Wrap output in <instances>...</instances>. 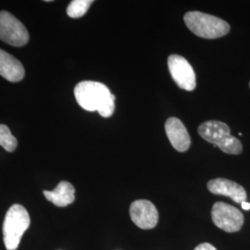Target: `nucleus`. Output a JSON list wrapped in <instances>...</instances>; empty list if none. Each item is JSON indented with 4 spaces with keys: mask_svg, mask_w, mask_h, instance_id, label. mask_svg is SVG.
Instances as JSON below:
<instances>
[{
    "mask_svg": "<svg viewBox=\"0 0 250 250\" xmlns=\"http://www.w3.org/2000/svg\"><path fill=\"white\" fill-rule=\"evenodd\" d=\"M198 134L206 141L213 144L222 151L231 155H238L243 146L239 139L230 134L229 126L223 122L208 121L198 127Z\"/></svg>",
    "mask_w": 250,
    "mask_h": 250,
    "instance_id": "nucleus-2",
    "label": "nucleus"
},
{
    "mask_svg": "<svg viewBox=\"0 0 250 250\" xmlns=\"http://www.w3.org/2000/svg\"><path fill=\"white\" fill-rule=\"evenodd\" d=\"M166 134L171 146L179 152L188 150L191 145V138L184 124L178 118L170 117L165 124Z\"/></svg>",
    "mask_w": 250,
    "mask_h": 250,
    "instance_id": "nucleus-10",
    "label": "nucleus"
},
{
    "mask_svg": "<svg viewBox=\"0 0 250 250\" xmlns=\"http://www.w3.org/2000/svg\"><path fill=\"white\" fill-rule=\"evenodd\" d=\"M130 216L135 225L143 230L156 227L159 222V212L155 205L149 200H135L130 207Z\"/></svg>",
    "mask_w": 250,
    "mask_h": 250,
    "instance_id": "nucleus-8",
    "label": "nucleus"
},
{
    "mask_svg": "<svg viewBox=\"0 0 250 250\" xmlns=\"http://www.w3.org/2000/svg\"><path fill=\"white\" fill-rule=\"evenodd\" d=\"M18 146L17 139L12 135L7 125H0V146L6 151L13 152Z\"/></svg>",
    "mask_w": 250,
    "mask_h": 250,
    "instance_id": "nucleus-14",
    "label": "nucleus"
},
{
    "mask_svg": "<svg viewBox=\"0 0 250 250\" xmlns=\"http://www.w3.org/2000/svg\"><path fill=\"white\" fill-rule=\"evenodd\" d=\"M208 189L215 195L230 197L235 203H243L247 199V192L239 184L231 180L217 178L208 183Z\"/></svg>",
    "mask_w": 250,
    "mask_h": 250,
    "instance_id": "nucleus-9",
    "label": "nucleus"
},
{
    "mask_svg": "<svg viewBox=\"0 0 250 250\" xmlns=\"http://www.w3.org/2000/svg\"><path fill=\"white\" fill-rule=\"evenodd\" d=\"M241 206L243 209H246V210H249V209H250V203H248V202H246V201L241 203Z\"/></svg>",
    "mask_w": 250,
    "mask_h": 250,
    "instance_id": "nucleus-16",
    "label": "nucleus"
},
{
    "mask_svg": "<svg viewBox=\"0 0 250 250\" xmlns=\"http://www.w3.org/2000/svg\"><path fill=\"white\" fill-rule=\"evenodd\" d=\"M194 250H217L216 248L213 247L211 244L208 243H202L200 245H198L197 248Z\"/></svg>",
    "mask_w": 250,
    "mask_h": 250,
    "instance_id": "nucleus-15",
    "label": "nucleus"
},
{
    "mask_svg": "<svg viewBox=\"0 0 250 250\" xmlns=\"http://www.w3.org/2000/svg\"><path fill=\"white\" fill-rule=\"evenodd\" d=\"M170 75L180 88L193 91L196 88V74L188 61L179 55H170L168 58Z\"/></svg>",
    "mask_w": 250,
    "mask_h": 250,
    "instance_id": "nucleus-7",
    "label": "nucleus"
},
{
    "mask_svg": "<svg viewBox=\"0 0 250 250\" xmlns=\"http://www.w3.org/2000/svg\"><path fill=\"white\" fill-rule=\"evenodd\" d=\"M92 0H73L67 8V14L69 17L73 19L83 17L90 8Z\"/></svg>",
    "mask_w": 250,
    "mask_h": 250,
    "instance_id": "nucleus-13",
    "label": "nucleus"
},
{
    "mask_svg": "<svg viewBox=\"0 0 250 250\" xmlns=\"http://www.w3.org/2000/svg\"><path fill=\"white\" fill-rule=\"evenodd\" d=\"M0 75L12 83L22 80L25 75L21 62L2 49H0Z\"/></svg>",
    "mask_w": 250,
    "mask_h": 250,
    "instance_id": "nucleus-11",
    "label": "nucleus"
},
{
    "mask_svg": "<svg viewBox=\"0 0 250 250\" xmlns=\"http://www.w3.org/2000/svg\"><path fill=\"white\" fill-rule=\"evenodd\" d=\"M30 224V216L24 207L14 204L9 208L3 224V239L7 250L18 249L21 237Z\"/></svg>",
    "mask_w": 250,
    "mask_h": 250,
    "instance_id": "nucleus-4",
    "label": "nucleus"
},
{
    "mask_svg": "<svg viewBox=\"0 0 250 250\" xmlns=\"http://www.w3.org/2000/svg\"><path fill=\"white\" fill-rule=\"evenodd\" d=\"M45 198L57 207H66L75 200V189L71 183L62 181L52 191H44Z\"/></svg>",
    "mask_w": 250,
    "mask_h": 250,
    "instance_id": "nucleus-12",
    "label": "nucleus"
},
{
    "mask_svg": "<svg viewBox=\"0 0 250 250\" xmlns=\"http://www.w3.org/2000/svg\"><path fill=\"white\" fill-rule=\"evenodd\" d=\"M74 96L81 107L88 111H99L104 118L111 116L115 109V96L99 82L83 81L74 88Z\"/></svg>",
    "mask_w": 250,
    "mask_h": 250,
    "instance_id": "nucleus-1",
    "label": "nucleus"
},
{
    "mask_svg": "<svg viewBox=\"0 0 250 250\" xmlns=\"http://www.w3.org/2000/svg\"><path fill=\"white\" fill-rule=\"evenodd\" d=\"M184 20L188 29L202 38H219L226 36L230 31V25L224 20L200 11H189Z\"/></svg>",
    "mask_w": 250,
    "mask_h": 250,
    "instance_id": "nucleus-3",
    "label": "nucleus"
},
{
    "mask_svg": "<svg viewBox=\"0 0 250 250\" xmlns=\"http://www.w3.org/2000/svg\"></svg>",
    "mask_w": 250,
    "mask_h": 250,
    "instance_id": "nucleus-17",
    "label": "nucleus"
},
{
    "mask_svg": "<svg viewBox=\"0 0 250 250\" xmlns=\"http://www.w3.org/2000/svg\"><path fill=\"white\" fill-rule=\"evenodd\" d=\"M211 218L215 225L227 232L240 231L244 224V215L235 207L217 202L212 207Z\"/></svg>",
    "mask_w": 250,
    "mask_h": 250,
    "instance_id": "nucleus-6",
    "label": "nucleus"
},
{
    "mask_svg": "<svg viewBox=\"0 0 250 250\" xmlns=\"http://www.w3.org/2000/svg\"><path fill=\"white\" fill-rule=\"evenodd\" d=\"M30 36L25 26L8 11H0V40L13 46H23Z\"/></svg>",
    "mask_w": 250,
    "mask_h": 250,
    "instance_id": "nucleus-5",
    "label": "nucleus"
}]
</instances>
